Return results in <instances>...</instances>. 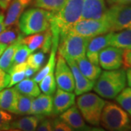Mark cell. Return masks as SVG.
Returning <instances> with one entry per match:
<instances>
[{
    "instance_id": "484cf974",
    "label": "cell",
    "mask_w": 131,
    "mask_h": 131,
    "mask_svg": "<svg viewBox=\"0 0 131 131\" xmlns=\"http://www.w3.org/2000/svg\"><path fill=\"white\" fill-rule=\"evenodd\" d=\"M65 2L66 0H35L34 6L54 13L61 9Z\"/></svg>"
},
{
    "instance_id": "8fae6325",
    "label": "cell",
    "mask_w": 131,
    "mask_h": 131,
    "mask_svg": "<svg viewBox=\"0 0 131 131\" xmlns=\"http://www.w3.org/2000/svg\"><path fill=\"white\" fill-rule=\"evenodd\" d=\"M112 34V31H109L106 34H101L90 39L87 46L85 56L93 63L95 65H99V53L103 48L110 45Z\"/></svg>"
},
{
    "instance_id": "d590c367",
    "label": "cell",
    "mask_w": 131,
    "mask_h": 131,
    "mask_svg": "<svg viewBox=\"0 0 131 131\" xmlns=\"http://www.w3.org/2000/svg\"><path fill=\"white\" fill-rule=\"evenodd\" d=\"M37 131H52V122L49 119L42 120L39 122V125L37 127Z\"/></svg>"
},
{
    "instance_id": "30bf717a",
    "label": "cell",
    "mask_w": 131,
    "mask_h": 131,
    "mask_svg": "<svg viewBox=\"0 0 131 131\" xmlns=\"http://www.w3.org/2000/svg\"><path fill=\"white\" fill-rule=\"evenodd\" d=\"M124 52L123 49L112 45L106 47L99 53V65L104 70L120 69L123 63Z\"/></svg>"
},
{
    "instance_id": "e0dca14e",
    "label": "cell",
    "mask_w": 131,
    "mask_h": 131,
    "mask_svg": "<svg viewBox=\"0 0 131 131\" xmlns=\"http://www.w3.org/2000/svg\"><path fill=\"white\" fill-rule=\"evenodd\" d=\"M31 2L32 0H12L7 7V13L5 18L6 27L17 24L20 15Z\"/></svg>"
},
{
    "instance_id": "52a82bcc",
    "label": "cell",
    "mask_w": 131,
    "mask_h": 131,
    "mask_svg": "<svg viewBox=\"0 0 131 131\" xmlns=\"http://www.w3.org/2000/svg\"><path fill=\"white\" fill-rule=\"evenodd\" d=\"M103 18L109 25L110 31L131 28V5H114L106 9Z\"/></svg>"
},
{
    "instance_id": "74e56055",
    "label": "cell",
    "mask_w": 131,
    "mask_h": 131,
    "mask_svg": "<svg viewBox=\"0 0 131 131\" xmlns=\"http://www.w3.org/2000/svg\"><path fill=\"white\" fill-rule=\"evenodd\" d=\"M5 17L3 13L0 10V33L2 32L7 28L5 24Z\"/></svg>"
},
{
    "instance_id": "f35d334b",
    "label": "cell",
    "mask_w": 131,
    "mask_h": 131,
    "mask_svg": "<svg viewBox=\"0 0 131 131\" xmlns=\"http://www.w3.org/2000/svg\"><path fill=\"white\" fill-rule=\"evenodd\" d=\"M114 5H131V0H108Z\"/></svg>"
},
{
    "instance_id": "277c9868",
    "label": "cell",
    "mask_w": 131,
    "mask_h": 131,
    "mask_svg": "<svg viewBox=\"0 0 131 131\" xmlns=\"http://www.w3.org/2000/svg\"><path fill=\"white\" fill-rule=\"evenodd\" d=\"M84 0H66L64 5L56 13H52L50 24L59 29L60 34L67 31L82 19Z\"/></svg>"
},
{
    "instance_id": "4dcf8cb0",
    "label": "cell",
    "mask_w": 131,
    "mask_h": 131,
    "mask_svg": "<svg viewBox=\"0 0 131 131\" xmlns=\"http://www.w3.org/2000/svg\"><path fill=\"white\" fill-rule=\"evenodd\" d=\"M45 58V57L42 51L34 52V53L31 52L27 58L26 63H28V66H30L33 69H34L38 71L43 64Z\"/></svg>"
},
{
    "instance_id": "d4e9b609",
    "label": "cell",
    "mask_w": 131,
    "mask_h": 131,
    "mask_svg": "<svg viewBox=\"0 0 131 131\" xmlns=\"http://www.w3.org/2000/svg\"><path fill=\"white\" fill-rule=\"evenodd\" d=\"M54 70L50 71L39 82V88L43 93L47 94V95H52L56 92V78H55V74H54Z\"/></svg>"
},
{
    "instance_id": "83f0119b",
    "label": "cell",
    "mask_w": 131,
    "mask_h": 131,
    "mask_svg": "<svg viewBox=\"0 0 131 131\" xmlns=\"http://www.w3.org/2000/svg\"><path fill=\"white\" fill-rule=\"evenodd\" d=\"M115 98L119 106L131 117V88H125Z\"/></svg>"
},
{
    "instance_id": "6da1fadb",
    "label": "cell",
    "mask_w": 131,
    "mask_h": 131,
    "mask_svg": "<svg viewBox=\"0 0 131 131\" xmlns=\"http://www.w3.org/2000/svg\"><path fill=\"white\" fill-rule=\"evenodd\" d=\"M126 84L125 69L105 70L95 80L93 90L101 98L113 99L126 87Z\"/></svg>"
},
{
    "instance_id": "ab89813d",
    "label": "cell",
    "mask_w": 131,
    "mask_h": 131,
    "mask_svg": "<svg viewBox=\"0 0 131 131\" xmlns=\"http://www.w3.org/2000/svg\"><path fill=\"white\" fill-rule=\"evenodd\" d=\"M12 0H0V9L6 10Z\"/></svg>"
},
{
    "instance_id": "60d3db41",
    "label": "cell",
    "mask_w": 131,
    "mask_h": 131,
    "mask_svg": "<svg viewBox=\"0 0 131 131\" xmlns=\"http://www.w3.org/2000/svg\"><path fill=\"white\" fill-rule=\"evenodd\" d=\"M126 79L128 86L131 88V67L126 69Z\"/></svg>"
},
{
    "instance_id": "7a4b0ae2",
    "label": "cell",
    "mask_w": 131,
    "mask_h": 131,
    "mask_svg": "<svg viewBox=\"0 0 131 131\" xmlns=\"http://www.w3.org/2000/svg\"><path fill=\"white\" fill-rule=\"evenodd\" d=\"M52 13L34 7L24 11L18 20V28L23 35H31L45 31L50 27Z\"/></svg>"
},
{
    "instance_id": "ac0fdd59",
    "label": "cell",
    "mask_w": 131,
    "mask_h": 131,
    "mask_svg": "<svg viewBox=\"0 0 131 131\" xmlns=\"http://www.w3.org/2000/svg\"><path fill=\"white\" fill-rule=\"evenodd\" d=\"M44 117L32 115L24 117L11 122L9 130L18 131H34L37 130V127Z\"/></svg>"
},
{
    "instance_id": "8992f818",
    "label": "cell",
    "mask_w": 131,
    "mask_h": 131,
    "mask_svg": "<svg viewBox=\"0 0 131 131\" xmlns=\"http://www.w3.org/2000/svg\"><path fill=\"white\" fill-rule=\"evenodd\" d=\"M90 39L71 33H61L59 34L58 54L64 58L74 60L84 56Z\"/></svg>"
},
{
    "instance_id": "cb8c5ba5",
    "label": "cell",
    "mask_w": 131,
    "mask_h": 131,
    "mask_svg": "<svg viewBox=\"0 0 131 131\" xmlns=\"http://www.w3.org/2000/svg\"><path fill=\"white\" fill-rule=\"evenodd\" d=\"M33 99L34 98L32 97L19 93L18 92V96H17L16 103H15L14 114L17 115L29 114Z\"/></svg>"
},
{
    "instance_id": "d6986e66",
    "label": "cell",
    "mask_w": 131,
    "mask_h": 131,
    "mask_svg": "<svg viewBox=\"0 0 131 131\" xmlns=\"http://www.w3.org/2000/svg\"><path fill=\"white\" fill-rule=\"evenodd\" d=\"M75 61L81 73L89 80L95 81L102 72L100 66L93 63L86 56L80 57Z\"/></svg>"
},
{
    "instance_id": "5bb4252c",
    "label": "cell",
    "mask_w": 131,
    "mask_h": 131,
    "mask_svg": "<svg viewBox=\"0 0 131 131\" xmlns=\"http://www.w3.org/2000/svg\"><path fill=\"white\" fill-rule=\"evenodd\" d=\"M75 94L58 88L53 98L52 114L60 115L75 104Z\"/></svg>"
},
{
    "instance_id": "e575fe53",
    "label": "cell",
    "mask_w": 131,
    "mask_h": 131,
    "mask_svg": "<svg viewBox=\"0 0 131 131\" xmlns=\"http://www.w3.org/2000/svg\"><path fill=\"white\" fill-rule=\"evenodd\" d=\"M10 82V75L9 73L0 69V90L8 87Z\"/></svg>"
},
{
    "instance_id": "836d02e7",
    "label": "cell",
    "mask_w": 131,
    "mask_h": 131,
    "mask_svg": "<svg viewBox=\"0 0 131 131\" xmlns=\"http://www.w3.org/2000/svg\"><path fill=\"white\" fill-rule=\"evenodd\" d=\"M52 130L55 131H71L73 130L67 123H66L61 118L56 119L52 122Z\"/></svg>"
},
{
    "instance_id": "8d00e7d4",
    "label": "cell",
    "mask_w": 131,
    "mask_h": 131,
    "mask_svg": "<svg viewBox=\"0 0 131 131\" xmlns=\"http://www.w3.org/2000/svg\"><path fill=\"white\" fill-rule=\"evenodd\" d=\"M122 65L124 66V69L131 67V49L125 50L124 52Z\"/></svg>"
},
{
    "instance_id": "5b68a950",
    "label": "cell",
    "mask_w": 131,
    "mask_h": 131,
    "mask_svg": "<svg viewBox=\"0 0 131 131\" xmlns=\"http://www.w3.org/2000/svg\"><path fill=\"white\" fill-rule=\"evenodd\" d=\"M105 102L98 94L88 92L78 97L77 105L86 122L92 125H99Z\"/></svg>"
},
{
    "instance_id": "7c38bea8",
    "label": "cell",
    "mask_w": 131,
    "mask_h": 131,
    "mask_svg": "<svg viewBox=\"0 0 131 131\" xmlns=\"http://www.w3.org/2000/svg\"><path fill=\"white\" fill-rule=\"evenodd\" d=\"M68 65L69 66L71 70L73 73L74 79V94L80 95L82 94L90 92L93 89L94 84L95 81H93L81 73L78 66L77 65L76 61L71 58H65Z\"/></svg>"
},
{
    "instance_id": "f1b7e54d",
    "label": "cell",
    "mask_w": 131,
    "mask_h": 131,
    "mask_svg": "<svg viewBox=\"0 0 131 131\" xmlns=\"http://www.w3.org/2000/svg\"><path fill=\"white\" fill-rule=\"evenodd\" d=\"M22 34H19L17 29L9 28V29L5 28L2 32L0 33V43L6 44L9 45L10 44L15 42Z\"/></svg>"
},
{
    "instance_id": "2e32d148",
    "label": "cell",
    "mask_w": 131,
    "mask_h": 131,
    "mask_svg": "<svg viewBox=\"0 0 131 131\" xmlns=\"http://www.w3.org/2000/svg\"><path fill=\"white\" fill-rule=\"evenodd\" d=\"M105 0H84L82 19H101L106 11Z\"/></svg>"
},
{
    "instance_id": "f546056e",
    "label": "cell",
    "mask_w": 131,
    "mask_h": 131,
    "mask_svg": "<svg viewBox=\"0 0 131 131\" xmlns=\"http://www.w3.org/2000/svg\"><path fill=\"white\" fill-rule=\"evenodd\" d=\"M31 52H33L26 45L20 43L15 53L13 66L26 61L27 58Z\"/></svg>"
},
{
    "instance_id": "603a6c76",
    "label": "cell",
    "mask_w": 131,
    "mask_h": 131,
    "mask_svg": "<svg viewBox=\"0 0 131 131\" xmlns=\"http://www.w3.org/2000/svg\"><path fill=\"white\" fill-rule=\"evenodd\" d=\"M14 88L19 93L24 94L32 98H36L41 93V90L38 86L37 82H36L33 79L31 80L29 78H25L15 84Z\"/></svg>"
},
{
    "instance_id": "9a60e30c",
    "label": "cell",
    "mask_w": 131,
    "mask_h": 131,
    "mask_svg": "<svg viewBox=\"0 0 131 131\" xmlns=\"http://www.w3.org/2000/svg\"><path fill=\"white\" fill-rule=\"evenodd\" d=\"M60 118L66 123H67L72 128L73 130H90V127L86 125L81 113L76 106H72L71 107L61 114Z\"/></svg>"
},
{
    "instance_id": "7402d4cb",
    "label": "cell",
    "mask_w": 131,
    "mask_h": 131,
    "mask_svg": "<svg viewBox=\"0 0 131 131\" xmlns=\"http://www.w3.org/2000/svg\"><path fill=\"white\" fill-rule=\"evenodd\" d=\"M110 45L123 49L124 50L131 49V28L122 31L112 32Z\"/></svg>"
},
{
    "instance_id": "4fadbf2b",
    "label": "cell",
    "mask_w": 131,
    "mask_h": 131,
    "mask_svg": "<svg viewBox=\"0 0 131 131\" xmlns=\"http://www.w3.org/2000/svg\"><path fill=\"white\" fill-rule=\"evenodd\" d=\"M53 98L52 95L39 94L34 98L30 108L29 114L37 116H50L52 114Z\"/></svg>"
},
{
    "instance_id": "d6a6232c",
    "label": "cell",
    "mask_w": 131,
    "mask_h": 131,
    "mask_svg": "<svg viewBox=\"0 0 131 131\" xmlns=\"http://www.w3.org/2000/svg\"><path fill=\"white\" fill-rule=\"evenodd\" d=\"M44 34H45V39L41 49L44 53H47L51 49L52 44V34L50 27L45 31V33Z\"/></svg>"
},
{
    "instance_id": "1f68e13d",
    "label": "cell",
    "mask_w": 131,
    "mask_h": 131,
    "mask_svg": "<svg viewBox=\"0 0 131 131\" xmlns=\"http://www.w3.org/2000/svg\"><path fill=\"white\" fill-rule=\"evenodd\" d=\"M12 119L13 117L8 112L0 108V131L9 130Z\"/></svg>"
},
{
    "instance_id": "4316f807",
    "label": "cell",
    "mask_w": 131,
    "mask_h": 131,
    "mask_svg": "<svg viewBox=\"0 0 131 131\" xmlns=\"http://www.w3.org/2000/svg\"><path fill=\"white\" fill-rule=\"evenodd\" d=\"M45 39V34L41 33L34 34L28 35L26 37L23 38L21 39V43L26 45L31 50L34 52L39 48H41Z\"/></svg>"
},
{
    "instance_id": "3957f363",
    "label": "cell",
    "mask_w": 131,
    "mask_h": 131,
    "mask_svg": "<svg viewBox=\"0 0 131 131\" xmlns=\"http://www.w3.org/2000/svg\"><path fill=\"white\" fill-rule=\"evenodd\" d=\"M130 116L117 103L106 101L100 122L106 130L127 131L131 130Z\"/></svg>"
},
{
    "instance_id": "9c48e42d",
    "label": "cell",
    "mask_w": 131,
    "mask_h": 131,
    "mask_svg": "<svg viewBox=\"0 0 131 131\" xmlns=\"http://www.w3.org/2000/svg\"><path fill=\"white\" fill-rule=\"evenodd\" d=\"M54 71L58 88L68 92H73L75 87L73 73L65 58L60 54H58L56 69Z\"/></svg>"
},
{
    "instance_id": "ffe728a7",
    "label": "cell",
    "mask_w": 131,
    "mask_h": 131,
    "mask_svg": "<svg viewBox=\"0 0 131 131\" xmlns=\"http://www.w3.org/2000/svg\"><path fill=\"white\" fill-rule=\"evenodd\" d=\"M24 38V35L21 34L20 37L13 43L7 45L4 52L0 56V69H3L7 73L12 68L13 63V58L17 48L21 43V39Z\"/></svg>"
},
{
    "instance_id": "ba28073f",
    "label": "cell",
    "mask_w": 131,
    "mask_h": 131,
    "mask_svg": "<svg viewBox=\"0 0 131 131\" xmlns=\"http://www.w3.org/2000/svg\"><path fill=\"white\" fill-rule=\"evenodd\" d=\"M109 31V25L103 17L101 19H81L64 32L93 38Z\"/></svg>"
},
{
    "instance_id": "b9f144b4",
    "label": "cell",
    "mask_w": 131,
    "mask_h": 131,
    "mask_svg": "<svg viewBox=\"0 0 131 131\" xmlns=\"http://www.w3.org/2000/svg\"><path fill=\"white\" fill-rule=\"evenodd\" d=\"M7 47V45L6 44H3V43H0V56L2 54V52H4L5 48Z\"/></svg>"
},
{
    "instance_id": "44dd1931",
    "label": "cell",
    "mask_w": 131,
    "mask_h": 131,
    "mask_svg": "<svg viewBox=\"0 0 131 131\" xmlns=\"http://www.w3.org/2000/svg\"><path fill=\"white\" fill-rule=\"evenodd\" d=\"M18 92L15 88L0 90V108L14 114Z\"/></svg>"
}]
</instances>
